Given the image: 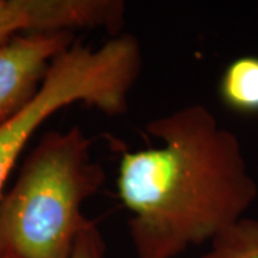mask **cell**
<instances>
[{
    "instance_id": "1",
    "label": "cell",
    "mask_w": 258,
    "mask_h": 258,
    "mask_svg": "<svg viewBox=\"0 0 258 258\" xmlns=\"http://www.w3.org/2000/svg\"><path fill=\"white\" fill-rule=\"evenodd\" d=\"M159 147L122 154L118 194L138 258H176L244 218L257 200L240 139L204 105L149 120Z\"/></svg>"
},
{
    "instance_id": "2",
    "label": "cell",
    "mask_w": 258,
    "mask_h": 258,
    "mask_svg": "<svg viewBox=\"0 0 258 258\" xmlns=\"http://www.w3.org/2000/svg\"><path fill=\"white\" fill-rule=\"evenodd\" d=\"M81 126L50 131L0 200V258H71L89 224L82 212L105 171Z\"/></svg>"
},
{
    "instance_id": "3",
    "label": "cell",
    "mask_w": 258,
    "mask_h": 258,
    "mask_svg": "<svg viewBox=\"0 0 258 258\" xmlns=\"http://www.w3.org/2000/svg\"><path fill=\"white\" fill-rule=\"evenodd\" d=\"M141 66V46L132 35L113 36L99 47L72 43L57 56L36 95L0 125V200L22 151L47 118L78 102L106 115L125 113Z\"/></svg>"
},
{
    "instance_id": "4",
    "label": "cell",
    "mask_w": 258,
    "mask_h": 258,
    "mask_svg": "<svg viewBox=\"0 0 258 258\" xmlns=\"http://www.w3.org/2000/svg\"><path fill=\"white\" fill-rule=\"evenodd\" d=\"M119 0H0V49L29 33H57L75 29H108L123 25Z\"/></svg>"
},
{
    "instance_id": "5",
    "label": "cell",
    "mask_w": 258,
    "mask_h": 258,
    "mask_svg": "<svg viewBox=\"0 0 258 258\" xmlns=\"http://www.w3.org/2000/svg\"><path fill=\"white\" fill-rule=\"evenodd\" d=\"M72 33H28L0 49V125L39 91L52 62L71 46Z\"/></svg>"
},
{
    "instance_id": "6",
    "label": "cell",
    "mask_w": 258,
    "mask_h": 258,
    "mask_svg": "<svg viewBox=\"0 0 258 258\" xmlns=\"http://www.w3.org/2000/svg\"><path fill=\"white\" fill-rule=\"evenodd\" d=\"M222 102L241 113L258 112V57L242 56L231 62L220 81Z\"/></svg>"
},
{
    "instance_id": "7",
    "label": "cell",
    "mask_w": 258,
    "mask_h": 258,
    "mask_svg": "<svg viewBox=\"0 0 258 258\" xmlns=\"http://www.w3.org/2000/svg\"><path fill=\"white\" fill-rule=\"evenodd\" d=\"M200 258H258V220L244 217L220 232Z\"/></svg>"
},
{
    "instance_id": "8",
    "label": "cell",
    "mask_w": 258,
    "mask_h": 258,
    "mask_svg": "<svg viewBox=\"0 0 258 258\" xmlns=\"http://www.w3.org/2000/svg\"><path fill=\"white\" fill-rule=\"evenodd\" d=\"M105 252L103 237L98 225L92 221L81 232L71 258H105Z\"/></svg>"
}]
</instances>
